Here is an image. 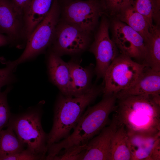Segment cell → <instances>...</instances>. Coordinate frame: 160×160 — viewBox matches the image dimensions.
Returning a JSON list of instances; mask_svg holds the SVG:
<instances>
[{
    "label": "cell",
    "mask_w": 160,
    "mask_h": 160,
    "mask_svg": "<svg viewBox=\"0 0 160 160\" xmlns=\"http://www.w3.org/2000/svg\"><path fill=\"white\" fill-rule=\"evenodd\" d=\"M119 126L114 114L109 126L88 142L79 154L80 160H111V144L114 134Z\"/></svg>",
    "instance_id": "12"
},
{
    "label": "cell",
    "mask_w": 160,
    "mask_h": 160,
    "mask_svg": "<svg viewBox=\"0 0 160 160\" xmlns=\"http://www.w3.org/2000/svg\"><path fill=\"white\" fill-rule=\"evenodd\" d=\"M16 9L23 15L24 10L29 0H10Z\"/></svg>",
    "instance_id": "28"
},
{
    "label": "cell",
    "mask_w": 160,
    "mask_h": 160,
    "mask_svg": "<svg viewBox=\"0 0 160 160\" xmlns=\"http://www.w3.org/2000/svg\"><path fill=\"white\" fill-rule=\"evenodd\" d=\"M42 159L40 156L35 155L29 151L24 149L20 152L4 156L0 160H35Z\"/></svg>",
    "instance_id": "26"
},
{
    "label": "cell",
    "mask_w": 160,
    "mask_h": 160,
    "mask_svg": "<svg viewBox=\"0 0 160 160\" xmlns=\"http://www.w3.org/2000/svg\"></svg>",
    "instance_id": "32"
},
{
    "label": "cell",
    "mask_w": 160,
    "mask_h": 160,
    "mask_svg": "<svg viewBox=\"0 0 160 160\" xmlns=\"http://www.w3.org/2000/svg\"><path fill=\"white\" fill-rule=\"evenodd\" d=\"M146 65L119 54L105 71L103 76V95L114 93L131 86L143 72Z\"/></svg>",
    "instance_id": "7"
},
{
    "label": "cell",
    "mask_w": 160,
    "mask_h": 160,
    "mask_svg": "<svg viewBox=\"0 0 160 160\" xmlns=\"http://www.w3.org/2000/svg\"><path fill=\"white\" fill-rule=\"evenodd\" d=\"M160 94V71L146 66L142 73L129 88L116 94L117 99L127 97Z\"/></svg>",
    "instance_id": "13"
},
{
    "label": "cell",
    "mask_w": 160,
    "mask_h": 160,
    "mask_svg": "<svg viewBox=\"0 0 160 160\" xmlns=\"http://www.w3.org/2000/svg\"><path fill=\"white\" fill-rule=\"evenodd\" d=\"M116 18L140 34L145 41L151 27L145 18L137 11L130 2L124 5L116 15Z\"/></svg>",
    "instance_id": "18"
},
{
    "label": "cell",
    "mask_w": 160,
    "mask_h": 160,
    "mask_svg": "<svg viewBox=\"0 0 160 160\" xmlns=\"http://www.w3.org/2000/svg\"><path fill=\"white\" fill-rule=\"evenodd\" d=\"M110 25L106 16L103 15L94 40L89 48L96 59L94 73L97 79L103 78L108 67L119 54L118 48L109 36Z\"/></svg>",
    "instance_id": "9"
},
{
    "label": "cell",
    "mask_w": 160,
    "mask_h": 160,
    "mask_svg": "<svg viewBox=\"0 0 160 160\" xmlns=\"http://www.w3.org/2000/svg\"><path fill=\"white\" fill-rule=\"evenodd\" d=\"M160 95H145L117 99L114 114L119 125H123L127 132H160Z\"/></svg>",
    "instance_id": "2"
},
{
    "label": "cell",
    "mask_w": 160,
    "mask_h": 160,
    "mask_svg": "<svg viewBox=\"0 0 160 160\" xmlns=\"http://www.w3.org/2000/svg\"><path fill=\"white\" fill-rule=\"evenodd\" d=\"M111 160H131L128 144V135L123 125L119 126L113 136L111 144Z\"/></svg>",
    "instance_id": "20"
},
{
    "label": "cell",
    "mask_w": 160,
    "mask_h": 160,
    "mask_svg": "<svg viewBox=\"0 0 160 160\" xmlns=\"http://www.w3.org/2000/svg\"><path fill=\"white\" fill-rule=\"evenodd\" d=\"M116 94L103 95L101 100L89 106L83 113L73 132L67 137L54 143L48 148L47 160H52L57 155L63 158L76 157L88 142L105 127L110 114L115 110Z\"/></svg>",
    "instance_id": "1"
},
{
    "label": "cell",
    "mask_w": 160,
    "mask_h": 160,
    "mask_svg": "<svg viewBox=\"0 0 160 160\" xmlns=\"http://www.w3.org/2000/svg\"><path fill=\"white\" fill-rule=\"evenodd\" d=\"M60 19L92 33L104 14L100 0H59Z\"/></svg>",
    "instance_id": "6"
},
{
    "label": "cell",
    "mask_w": 160,
    "mask_h": 160,
    "mask_svg": "<svg viewBox=\"0 0 160 160\" xmlns=\"http://www.w3.org/2000/svg\"><path fill=\"white\" fill-rule=\"evenodd\" d=\"M12 88L11 86L8 85L4 91H0V131L7 125L11 115L7 102V95Z\"/></svg>",
    "instance_id": "23"
},
{
    "label": "cell",
    "mask_w": 160,
    "mask_h": 160,
    "mask_svg": "<svg viewBox=\"0 0 160 160\" xmlns=\"http://www.w3.org/2000/svg\"><path fill=\"white\" fill-rule=\"evenodd\" d=\"M103 86L94 84L84 94L76 97L65 96L61 93L55 104L53 124L48 134V150L53 144L67 137L76 125L86 108L103 92Z\"/></svg>",
    "instance_id": "3"
},
{
    "label": "cell",
    "mask_w": 160,
    "mask_h": 160,
    "mask_svg": "<svg viewBox=\"0 0 160 160\" xmlns=\"http://www.w3.org/2000/svg\"><path fill=\"white\" fill-rule=\"evenodd\" d=\"M9 38L6 35L0 33V47L10 44Z\"/></svg>",
    "instance_id": "30"
},
{
    "label": "cell",
    "mask_w": 160,
    "mask_h": 160,
    "mask_svg": "<svg viewBox=\"0 0 160 160\" xmlns=\"http://www.w3.org/2000/svg\"><path fill=\"white\" fill-rule=\"evenodd\" d=\"M160 160V138L156 141L147 160Z\"/></svg>",
    "instance_id": "27"
},
{
    "label": "cell",
    "mask_w": 160,
    "mask_h": 160,
    "mask_svg": "<svg viewBox=\"0 0 160 160\" xmlns=\"http://www.w3.org/2000/svg\"><path fill=\"white\" fill-rule=\"evenodd\" d=\"M127 134L131 160H147L156 141L160 138V132L153 135L129 132Z\"/></svg>",
    "instance_id": "16"
},
{
    "label": "cell",
    "mask_w": 160,
    "mask_h": 160,
    "mask_svg": "<svg viewBox=\"0 0 160 160\" xmlns=\"http://www.w3.org/2000/svg\"><path fill=\"white\" fill-rule=\"evenodd\" d=\"M6 61V60L3 57H0V63L1 64L5 65Z\"/></svg>",
    "instance_id": "31"
},
{
    "label": "cell",
    "mask_w": 160,
    "mask_h": 160,
    "mask_svg": "<svg viewBox=\"0 0 160 160\" xmlns=\"http://www.w3.org/2000/svg\"><path fill=\"white\" fill-rule=\"evenodd\" d=\"M3 68H0V91L5 85H9L16 82L17 79L14 72L17 67L12 61H7Z\"/></svg>",
    "instance_id": "24"
},
{
    "label": "cell",
    "mask_w": 160,
    "mask_h": 160,
    "mask_svg": "<svg viewBox=\"0 0 160 160\" xmlns=\"http://www.w3.org/2000/svg\"><path fill=\"white\" fill-rule=\"evenodd\" d=\"M105 15H116L129 0H100Z\"/></svg>",
    "instance_id": "25"
},
{
    "label": "cell",
    "mask_w": 160,
    "mask_h": 160,
    "mask_svg": "<svg viewBox=\"0 0 160 160\" xmlns=\"http://www.w3.org/2000/svg\"><path fill=\"white\" fill-rule=\"evenodd\" d=\"M7 127L6 129L0 131V158L24 149L25 145L19 140L12 129Z\"/></svg>",
    "instance_id": "21"
},
{
    "label": "cell",
    "mask_w": 160,
    "mask_h": 160,
    "mask_svg": "<svg viewBox=\"0 0 160 160\" xmlns=\"http://www.w3.org/2000/svg\"><path fill=\"white\" fill-rule=\"evenodd\" d=\"M48 72L52 82L57 87L63 95L71 97V75L68 62L61 57L50 51L47 57Z\"/></svg>",
    "instance_id": "14"
},
{
    "label": "cell",
    "mask_w": 160,
    "mask_h": 160,
    "mask_svg": "<svg viewBox=\"0 0 160 160\" xmlns=\"http://www.w3.org/2000/svg\"><path fill=\"white\" fill-rule=\"evenodd\" d=\"M60 14L59 0H53L48 13L28 37L22 54L17 59L12 61L15 66L34 59L49 47L59 21Z\"/></svg>",
    "instance_id": "5"
},
{
    "label": "cell",
    "mask_w": 160,
    "mask_h": 160,
    "mask_svg": "<svg viewBox=\"0 0 160 160\" xmlns=\"http://www.w3.org/2000/svg\"><path fill=\"white\" fill-rule=\"evenodd\" d=\"M0 33L8 37L10 44L18 48L25 47L27 39L23 16L10 0H0Z\"/></svg>",
    "instance_id": "11"
},
{
    "label": "cell",
    "mask_w": 160,
    "mask_h": 160,
    "mask_svg": "<svg viewBox=\"0 0 160 160\" xmlns=\"http://www.w3.org/2000/svg\"><path fill=\"white\" fill-rule=\"evenodd\" d=\"M154 5V12L153 20L156 23V24L159 25L160 14V0H152Z\"/></svg>",
    "instance_id": "29"
},
{
    "label": "cell",
    "mask_w": 160,
    "mask_h": 160,
    "mask_svg": "<svg viewBox=\"0 0 160 160\" xmlns=\"http://www.w3.org/2000/svg\"><path fill=\"white\" fill-rule=\"evenodd\" d=\"M53 0H29L23 12L27 40L32 31L46 15Z\"/></svg>",
    "instance_id": "17"
},
{
    "label": "cell",
    "mask_w": 160,
    "mask_h": 160,
    "mask_svg": "<svg viewBox=\"0 0 160 160\" xmlns=\"http://www.w3.org/2000/svg\"><path fill=\"white\" fill-rule=\"evenodd\" d=\"M70 70L71 94V97L81 95L91 88L94 70L92 65L83 68L77 62H68Z\"/></svg>",
    "instance_id": "15"
},
{
    "label": "cell",
    "mask_w": 160,
    "mask_h": 160,
    "mask_svg": "<svg viewBox=\"0 0 160 160\" xmlns=\"http://www.w3.org/2000/svg\"><path fill=\"white\" fill-rule=\"evenodd\" d=\"M159 25H153L145 41V56L143 63L155 71H160V30Z\"/></svg>",
    "instance_id": "19"
},
{
    "label": "cell",
    "mask_w": 160,
    "mask_h": 160,
    "mask_svg": "<svg viewBox=\"0 0 160 160\" xmlns=\"http://www.w3.org/2000/svg\"><path fill=\"white\" fill-rule=\"evenodd\" d=\"M112 38L120 53L143 63L145 56V41L142 36L117 18L111 23Z\"/></svg>",
    "instance_id": "10"
},
{
    "label": "cell",
    "mask_w": 160,
    "mask_h": 160,
    "mask_svg": "<svg viewBox=\"0 0 160 160\" xmlns=\"http://www.w3.org/2000/svg\"><path fill=\"white\" fill-rule=\"evenodd\" d=\"M92 34L60 19L49 50L60 57L80 53L89 48Z\"/></svg>",
    "instance_id": "8"
},
{
    "label": "cell",
    "mask_w": 160,
    "mask_h": 160,
    "mask_svg": "<svg viewBox=\"0 0 160 160\" xmlns=\"http://www.w3.org/2000/svg\"><path fill=\"white\" fill-rule=\"evenodd\" d=\"M39 110L33 109L11 115L7 127H11L19 140L33 154L45 159L47 153L48 134L43 129Z\"/></svg>",
    "instance_id": "4"
},
{
    "label": "cell",
    "mask_w": 160,
    "mask_h": 160,
    "mask_svg": "<svg viewBox=\"0 0 160 160\" xmlns=\"http://www.w3.org/2000/svg\"><path fill=\"white\" fill-rule=\"evenodd\" d=\"M132 6L146 19L151 27L153 25L154 5L152 0H129Z\"/></svg>",
    "instance_id": "22"
}]
</instances>
